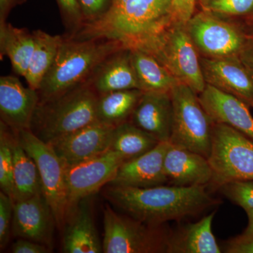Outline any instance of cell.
I'll return each instance as SVG.
<instances>
[{
	"mask_svg": "<svg viewBox=\"0 0 253 253\" xmlns=\"http://www.w3.org/2000/svg\"><path fill=\"white\" fill-rule=\"evenodd\" d=\"M98 95L111 91L139 89L130 49L123 47L109 55L85 82Z\"/></svg>",
	"mask_w": 253,
	"mask_h": 253,
	"instance_id": "ffe728a7",
	"label": "cell"
},
{
	"mask_svg": "<svg viewBox=\"0 0 253 253\" xmlns=\"http://www.w3.org/2000/svg\"><path fill=\"white\" fill-rule=\"evenodd\" d=\"M206 84L235 96L253 109V69L239 56L211 58L201 56Z\"/></svg>",
	"mask_w": 253,
	"mask_h": 253,
	"instance_id": "7c38bea8",
	"label": "cell"
},
{
	"mask_svg": "<svg viewBox=\"0 0 253 253\" xmlns=\"http://www.w3.org/2000/svg\"><path fill=\"white\" fill-rule=\"evenodd\" d=\"M9 126L0 123V186L1 191L12 199L14 160L11 149V134Z\"/></svg>",
	"mask_w": 253,
	"mask_h": 253,
	"instance_id": "f546056e",
	"label": "cell"
},
{
	"mask_svg": "<svg viewBox=\"0 0 253 253\" xmlns=\"http://www.w3.org/2000/svg\"><path fill=\"white\" fill-rule=\"evenodd\" d=\"M173 106L172 133L169 143L209 157L213 126L196 94L179 83L170 91Z\"/></svg>",
	"mask_w": 253,
	"mask_h": 253,
	"instance_id": "8992f818",
	"label": "cell"
},
{
	"mask_svg": "<svg viewBox=\"0 0 253 253\" xmlns=\"http://www.w3.org/2000/svg\"><path fill=\"white\" fill-rule=\"evenodd\" d=\"M245 211L249 218V224H248L246 230L241 235L246 238H249V239H253V209L247 210Z\"/></svg>",
	"mask_w": 253,
	"mask_h": 253,
	"instance_id": "ab89813d",
	"label": "cell"
},
{
	"mask_svg": "<svg viewBox=\"0 0 253 253\" xmlns=\"http://www.w3.org/2000/svg\"><path fill=\"white\" fill-rule=\"evenodd\" d=\"M214 214L215 212L211 213L197 222L170 233L167 253H220L212 230Z\"/></svg>",
	"mask_w": 253,
	"mask_h": 253,
	"instance_id": "7402d4cb",
	"label": "cell"
},
{
	"mask_svg": "<svg viewBox=\"0 0 253 253\" xmlns=\"http://www.w3.org/2000/svg\"><path fill=\"white\" fill-rule=\"evenodd\" d=\"M35 48L33 32L14 27L11 23H0V55L7 56L13 71L25 77Z\"/></svg>",
	"mask_w": 253,
	"mask_h": 253,
	"instance_id": "603a6c76",
	"label": "cell"
},
{
	"mask_svg": "<svg viewBox=\"0 0 253 253\" xmlns=\"http://www.w3.org/2000/svg\"><path fill=\"white\" fill-rule=\"evenodd\" d=\"M251 25H253V24H251Z\"/></svg>",
	"mask_w": 253,
	"mask_h": 253,
	"instance_id": "60d3db41",
	"label": "cell"
},
{
	"mask_svg": "<svg viewBox=\"0 0 253 253\" xmlns=\"http://www.w3.org/2000/svg\"><path fill=\"white\" fill-rule=\"evenodd\" d=\"M172 121L170 91H144L129 120L160 142H169Z\"/></svg>",
	"mask_w": 253,
	"mask_h": 253,
	"instance_id": "ac0fdd59",
	"label": "cell"
},
{
	"mask_svg": "<svg viewBox=\"0 0 253 253\" xmlns=\"http://www.w3.org/2000/svg\"><path fill=\"white\" fill-rule=\"evenodd\" d=\"M63 37L54 64L38 90L40 101L51 99L85 83L109 55L126 47L121 42L113 40Z\"/></svg>",
	"mask_w": 253,
	"mask_h": 253,
	"instance_id": "3957f363",
	"label": "cell"
},
{
	"mask_svg": "<svg viewBox=\"0 0 253 253\" xmlns=\"http://www.w3.org/2000/svg\"><path fill=\"white\" fill-rule=\"evenodd\" d=\"M160 141L149 133L126 121L114 127L110 150L125 161L134 159L154 149Z\"/></svg>",
	"mask_w": 253,
	"mask_h": 253,
	"instance_id": "83f0119b",
	"label": "cell"
},
{
	"mask_svg": "<svg viewBox=\"0 0 253 253\" xmlns=\"http://www.w3.org/2000/svg\"><path fill=\"white\" fill-rule=\"evenodd\" d=\"M172 19L171 0H114L106 16L84 26L72 39L104 38L131 48Z\"/></svg>",
	"mask_w": 253,
	"mask_h": 253,
	"instance_id": "7a4b0ae2",
	"label": "cell"
},
{
	"mask_svg": "<svg viewBox=\"0 0 253 253\" xmlns=\"http://www.w3.org/2000/svg\"><path fill=\"white\" fill-rule=\"evenodd\" d=\"M219 189L227 199L244 211L253 209V180L231 181Z\"/></svg>",
	"mask_w": 253,
	"mask_h": 253,
	"instance_id": "1f68e13d",
	"label": "cell"
},
{
	"mask_svg": "<svg viewBox=\"0 0 253 253\" xmlns=\"http://www.w3.org/2000/svg\"><path fill=\"white\" fill-rule=\"evenodd\" d=\"M56 221L43 194L14 203L11 233L19 239L36 241L51 249Z\"/></svg>",
	"mask_w": 253,
	"mask_h": 253,
	"instance_id": "5bb4252c",
	"label": "cell"
},
{
	"mask_svg": "<svg viewBox=\"0 0 253 253\" xmlns=\"http://www.w3.org/2000/svg\"><path fill=\"white\" fill-rule=\"evenodd\" d=\"M40 102L38 91L25 87L14 76L0 78L1 121L14 131L30 129Z\"/></svg>",
	"mask_w": 253,
	"mask_h": 253,
	"instance_id": "9a60e30c",
	"label": "cell"
},
{
	"mask_svg": "<svg viewBox=\"0 0 253 253\" xmlns=\"http://www.w3.org/2000/svg\"><path fill=\"white\" fill-rule=\"evenodd\" d=\"M87 199L80 201L68 216L64 226L63 253L103 252L102 243L94 225Z\"/></svg>",
	"mask_w": 253,
	"mask_h": 253,
	"instance_id": "44dd1931",
	"label": "cell"
},
{
	"mask_svg": "<svg viewBox=\"0 0 253 253\" xmlns=\"http://www.w3.org/2000/svg\"><path fill=\"white\" fill-rule=\"evenodd\" d=\"M169 234L163 225L145 224L109 207L104 210L103 253H167Z\"/></svg>",
	"mask_w": 253,
	"mask_h": 253,
	"instance_id": "ba28073f",
	"label": "cell"
},
{
	"mask_svg": "<svg viewBox=\"0 0 253 253\" xmlns=\"http://www.w3.org/2000/svg\"><path fill=\"white\" fill-rule=\"evenodd\" d=\"M11 149L14 160L12 195L14 203L43 194L38 166L20 144L17 136H11Z\"/></svg>",
	"mask_w": 253,
	"mask_h": 253,
	"instance_id": "cb8c5ba5",
	"label": "cell"
},
{
	"mask_svg": "<svg viewBox=\"0 0 253 253\" xmlns=\"http://www.w3.org/2000/svg\"><path fill=\"white\" fill-rule=\"evenodd\" d=\"M26 0H0V23L6 22L11 10Z\"/></svg>",
	"mask_w": 253,
	"mask_h": 253,
	"instance_id": "74e56055",
	"label": "cell"
},
{
	"mask_svg": "<svg viewBox=\"0 0 253 253\" xmlns=\"http://www.w3.org/2000/svg\"><path fill=\"white\" fill-rule=\"evenodd\" d=\"M51 249L45 245L26 239H19L11 246L14 253H49Z\"/></svg>",
	"mask_w": 253,
	"mask_h": 253,
	"instance_id": "d590c367",
	"label": "cell"
},
{
	"mask_svg": "<svg viewBox=\"0 0 253 253\" xmlns=\"http://www.w3.org/2000/svg\"><path fill=\"white\" fill-rule=\"evenodd\" d=\"M129 49L149 53L180 83L199 94L206 87L200 56L186 24L172 19L159 31Z\"/></svg>",
	"mask_w": 253,
	"mask_h": 253,
	"instance_id": "5b68a950",
	"label": "cell"
},
{
	"mask_svg": "<svg viewBox=\"0 0 253 253\" xmlns=\"http://www.w3.org/2000/svg\"><path fill=\"white\" fill-rule=\"evenodd\" d=\"M129 49L131 63L141 90L170 91L180 83L149 53L139 49Z\"/></svg>",
	"mask_w": 253,
	"mask_h": 253,
	"instance_id": "d4e9b609",
	"label": "cell"
},
{
	"mask_svg": "<svg viewBox=\"0 0 253 253\" xmlns=\"http://www.w3.org/2000/svg\"><path fill=\"white\" fill-rule=\"evenodd\" d=\"M239 56L244 63L253 69V33H250L249 40Z\"/></svg>",
	"mask_w": 253,
	"mask_h": 253,
	"instance_id": "f35d334b",
	"label": "cell"
},
{
	"mask_svg": "<svg viewBox=\"0 0 253 253\" xmlns=\"http://www.w3.org/2000/svg\"><path fill=\"white\" fill-rule=\"evenodd\" d=\"M199 98L213 123L231 126L253 141V118L249 106L235 96L208 84Z\"/></svg>",
	"mask_w": 253,
	"mask_h": 253,
	"instance_id": "d6986e66",
	"label": "cell"
},
{
	"mask_svg": "<svg viewBox=\"0 0 253 253\" xmlns=\"http://www.w3.org/2000/svg\"><path fill=\"white\" fill-rule=\"evenodd\" d=\"M33 32L35 37L34 51L24 78L30 87L38 90L54 64L64 37L52 36L41 30Z\"/></svg>",
	"mask_w": 253,
	"mask_h": 253,
	"instance_id": "4316f807",
	"label": "cell"
},
{
	"mask_svg": "<svg viewBox=\"0 0 253 253\" xmlns=\"http://www.w3.org/2000/svg\"><path fill=\"white\" fill-rule=\"evenodd\" d=\"M143 93L132 89L98 95L96 121L113 127L129 121Z\"/></svg>",
	"mask_w": 253,
	"mask_h": 253,
	"instance_id": "484cf974",
	"label": "cell"
},
{
	"mask_svg": "<svg viewBox=\"0 0 253 253\" xmlns=\"http://www.w3.org/2000/svg\"><path fill=\"white\" fill-rule=\"evenodd\" d=\"M198 0H171L172 19L186 24L195 14V6Z\"/></svg>",
	"mask_w": 253,
	"mask_h": 253,
	"instance_id": "e575fe53",
	"label": "cell"
},
{
	"mask_svg": "<svg viewBox=\"0 0 253 253\" xmlns=\"http://www.w3.org/2000/svg\"><path fill=\"white\" fill-rule=\"evenodd\" d=\"M125 161L122 156L109 150L87 161L65 166L68 216L80 201L109 184Z\"/></svg>",
	"mask_w": 253,
	"mask_h": 253,
	"instance_id": "8fae6325",
	"label": "cell"
},
{
	"mask_svg": "<svg viewBox=\"0 0 253 253\" xmlns=\"http://www.w3.org/2000/svg\"><path fill=\"white\" fill-rule=\"evenodd\" d=\"M113 1L114 0H78L84 20V27L98 22L106 16L112 7Z\"/></svg>",
	"mask_w": 253,
	"mask_h": 253,
	"instance_id": "d6a6232c",
	"label": "cell"
},
{
	"mask_svg": "<svg viewBox=\"0 0 253 253\" xmlns=\"http://www.w3.org/2000/svg\"><path fill=\"white\" fill-rule=\"evenodd\" d=\"M208 159L212 171L211 186L216 189L231 181L253 180V141L231 126L214 123Z\"/></svg>",
	"mask_w": 253,
	"mask_h": 253,
	"instance_id": "52a82bcc",
	"label": "cell"
},
{
	"mask_svg": "<svg viewBox=\"0 0 253 253\" xmlns=\"http://www.w3.org/2000/svg\"><path fill=\"white\" fill-rule=\"evenodd\" d=\"M164 171L169 185L208 186L212 179L208 158L171 143L165 156Z\"/></svg>",
	"mask_w": 253,
	"mask_h": 253,
	"instance_id": "e0dca14e",
	"label": "cell"
},
{
	"mask_svg": "<svg viewBox=\"0 0 253 253\" xmlns=\"http://www.w3.org/2000/svg\"><path fill=\"white\" fill-rule=\"evenodd\" d=\"M169 142H160L151 151L125 161L109 185L148 188L168 184L164 159Z\"/></svg>",
	"mask_w": 253,
	"mask_h": 253,
	"instance_id": "2e32d148",
	"label": "cell"
},
{
	"mask_svg": "<svg viewBox=\"0 0 253 253\" xmlns=\"http://www.w3.org/2000/svg\"><path fill=\"white\" fill-rule=\"evenodd\" d=\"M20 144L36 162L41 175L42 193L52 211L56 225L61 229L68 216V198L65 166L51 145L31 129L14 131Z\"/></svg>",
	"mask_w": 253,
	"mask_h": 253,
	"instance_id": "9c48e42d",
	"label": "cell"
},
{
	"mask_svg": "<svg viewBox=\"0 0 253 253\" xmlns=\"http://www.w3.org/2000/svg\"><path fill=\"white\" fill-rule=\"evenodd\" d=\"M186 27L200 56L211 59L239 56L250 36L240 25L204 11L194 14Z\"/></svg>",
	"mask_w": 253,
	"mask_h": 253,
	"instance_id": "30bf717a",
	"label": "cell"
},
{
	"mask_svg": "<svg viewBox=\"0 0 253 253\" xmlns=\"http://www.w3.org/2000/svg\"><path fill=\"white\" fill-rule=\"evenodd\" d=\"M97 99L98 94L84 83L51 99L40 101L30 129L49 144L96 122Z\"/></svg>",
	"mask_w": 253,
	"mask_h": 253,
	"instance_id": "277c9868",
	"label": "cell"
},
{
	"mask_svg": "<svg viewBox=\"0 0 253 253\" xmlns=\"http://www.w3.org/2000/svg\"><path fill=\"white\" fill-rule=\"evenodd\" d=\"M201 11L219 17H246L253 23V0H198Z\"/></svg>",
	"mask_w": 253,
	"mask_h": 253,
	"instance_id": "f1b7e54d",
	"label": "cell"
},
{
	"mask_svg": "<svg viewBox=\"0 0 253 253\" xmlns=\"http://www.w3.org/2000/svg\"><path fill=\"white\" fill-rule=\"evenodd\" d=\"M113 129L96 121L49 144L64 166H71L109 151Z\"/></svg>",
	"mask_w": 253,
	"mask_h": 253,
	"instance_id": "4fadbf2b",
	"label": "cell"
},
{
	"mask_svg": "<svg viewBox=\"0 0 253 253\" xmlns=\"http://www.w3.org/2000/svg\"><path fill=\"white\" fill-rule=\"evenodd\" d=\"M206 186H178L163 184L148 188L110 185L108 199L137 220L153 226L179 221L196 215L217 204Z\"/></svg>",
	"mask_w": 253,
	"mask_h": 253,
	"instance_id": "6da1fadb",
	"label": "cell"
},
{
	"mask_svg": "<svg viewBox=\"0 0 253 253\" xmlns=\"http://www.w3.org/2000/svg\"><path fill=\"white\" fill-rule=\"evenodd\" d=\"M14 201L3 191L0 193V248L6 247L12 226Z\"/></svg>",
	"mask_w": 253,
	"mask_h": 253,
	"instance_id": "836d02e7",
	"label": "cell"
},
{
	"mask_svg": "<svg viewBox=\"0 0 253 253\" xmlns=\"http://www.w3.org/2000/svg\"><path fill=\"white\" fill-rule=\"evenodd\" d=\"M224 252L228 253H253V239L239 235L229 240L224 246Z\"/></svg>",
	"mask_w": 253,
	"mask_h": 253,
	"instance_id": "8d00e7d4",
	"label": "cell"
},
{
	"mask_svg": "<svg viewBox=\"0 0 253 253\" xmlns=\"http://www.w3.org/2000/svg\"><path fill=\"white\" fill-rule=\"evenodd\" d=\"M63 26L65 37L72 39L84 27V20L78 0H56Z\"/></svg>",
	"mask_w": 253,
	"mask_h": 253,
	"instance_id": "4dcf8cb0",
	"label": "cell"
}]
</instances>
